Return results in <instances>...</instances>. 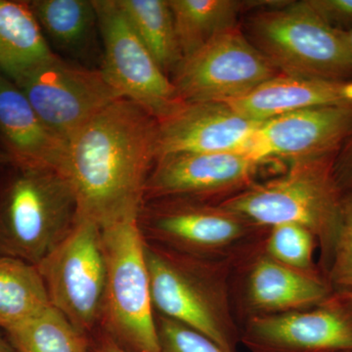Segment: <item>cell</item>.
Here are the masks:
<instances>
[{
    "mask_svg": "<svg viewBox=\"0 0 352 352\" xmlns=\"http://www.w3.org/2000/svg\"><path fill=\"white\" fill-rule=\"evenodd\" d=\"M6 332L16 352H89L85 333L52 305Z\"/></svg>",
    "mask_w": 352,
    "mask_h": 352,
    "instance_id": "cb8c5ba5",
    "label": "cell"
},
{
    "mask_svg": "<svg viewBox=\"0 0 352 352\" xmlns=\"http://www.w3.org/2000/svg\"><path fill=\"white\" fill-rule=\"evenodd\" d=\"M50 305L87 332L101 320L106 261L101 226L78 217L69 232L38 264Z\"/></svg>",
    "mask_w": 352,
    "mask_h": 352,
    "instance_id": "52a82bcc",
    "label": "cell"
},
{
    "mask_svg": "<svg viewBox=\"0 0 352 352\" xmlns=\"http://www.w3.org/2000/svg\"><path fill=\"white\" fill-rule=\"evenodd\" d=\"M241 340L252 352L352 351V305L330 296L312 310L256 314Z\"/></svg>",
    "mask_w": 352,
    "mask_h": 352,
    "instance_id": "4fadbf2b",
    "label": "cell"
},
{
    "mask_svg": "<svg viewBox=\"0 0 352 352\" xmlns=\"http://www.w3.org/2000/svg\"><path fill=\"white\" fill-rule=\"evenodd\" d=\"M183 58L200 50L217 34L237 27L248 1L168 0Z\"/></svg>",
    "mask_w": 352,
    "mask_h": 352,
    "instance_id": "ffe728a7",
    "label": "cell"
},
{
    "mask_svg": "<svg viewBox=\"0 0 352 352\" xmlns=\"http://www.w3.org/2000/svg\"><path fill=\"white\" fill-rule=\"evenodd\" d=\"M352 133V104L285 113L261 122L245 151L263 163L336 157Z\"/></svg>",
    "mask_w": 352,
    "mask_h": 352,
    "instance_id": "7c38bea8",
    "label": "cell"
},
{
    "mask_svg": "<svg viewBox=\"0 0 352 352\" xmlns=\"http://www.w3.org/2000/svg\"><path fill=\"white\" fill-rule=\"evenodd\" d=\"M0 352H16L11 344H7L6 340L0 338Z\"/></svg>",
    "mask_w": 352,
    "mask_h": 352,
    "instance_id": "d6a6232c",
    "label": "cell"
},
{
    "mask_svg": "<svg viewBox=\"0 0 352 352\" xmlns=\"http://www.w3.org/2000/svg\"><path fill=\"white\" fill-rule=\"evenodd\" d=\"M330 286L337 294L352 286V193L346 194L342 203V219L332 256L329 263Z\"/></svg>",
    "mask_w": 352,
    "mask_h": 352,
    "instance_id": "484cf974",
    "label": "cell"
},
{
    "mask_svg": "<svg viewBox=\"0 0 352 352\" xmlns=\"http://www.w3.org/2000/svg\"><path fill=\"white\" fill-rule=\"evenodd\" d=\"M157 156V120L129 99L97 113L68 140L61 175L78 217L104 226L136 217Z\"/></svg>",
    "mask_w": 352,
    "mask_h": 352,
    "instance_id": "6da1fadb",
    "label": "cell"
},
{
    "mask_svg": "<svg viewBox=\"0 0 352 352\" xmlns=\"http://www.w3.org/2000/svg\"><path fill=\"white\" fill-rule=\"evenodd\" d=\"M106 288L101 319L116 342L133 352H160L156 316L139 215L101 227Z\"/></svg>",
    "mask_w": 352,
    "mask_h": 352,
    "instance_id": "5b68a950",
    "label": "cell"
},
{
    "mask_svg": "<svg viewBox=\"0 0 352 352\" xmlns=\"http://www.w3.org/2000/svg\"><path fill=\"white\" fill-rule=\"evenodd\" d=\"M155 61L168 76L183 60L168 0H118Z\"/></svg>",
    "mask_w": 352,
    "mask_h": 352,
    "instance_id": "7402d4cb",
    "label": "cell"
},
{
    "mask_svg": "<svg viewBox=\"0 0 352 352\" xmlns=\"http://www.w3.org/2000/svg\"><path fill=\"white\" fill-rule=\"evenodd\" d=\"M344 41H346L347 50L352 60V30L349 32H344Z\"/></svg>",
    "mask_w": 352,
    "mask_h": 352,
    "instance_id": "1f68e13d",
    "label": "cell"
},
{
    "mask_svg": "<svg viewBox=\"0 0 352 352\" xmlns=\"http://www.w3.org/2000/svg\"><path fill=\"white\" fill-rule=\"evenodd\" d=\"M349 352H352V351H349Z\"/></svg>",
    "mask_w": 352,
    "mask_h": 352,
    "instance_id": "836d02e7",
    "label": "cell"
},
{
    "mask_svg": "<svg viewBox=\"0 0 352 352\" xmlns=\"http://www.w3.org/2000/svg\"><path fill=\"white\" fill-rule=\"evenodd\" d=\"M44 36L62 50H78L92 36L97 25L94 0L30 1Z\"/></svg>",
    "mask_w": 352,
    "mask_h": 352,
    "instance_id": "603a6c76",
    "label": "cell"
},
{
    "mask_svg": "<svg viewBox=\"0 0 352 352\" xmlns=\"http://www.w3.org/2000/svg\"><path fill=\"white\" fill-rule=\"evenodd\" d=\"M95 352H129L122 344L116 342L112 337H106L102 339L97 344Z\"/></svg>",
    "mask_w": 352,
    "mask_h": 352,
    "instance_id": "f546056e",
    "label": "cell"
},
{
    "mask_svg": "<svg viewBox=\"0 0 352 352\" xmlns=\"http://www.w3.org/2000/svg\"><path fill=\"white\" fill-rule=\"evenodd\" d=\"M104 46L102 75L122 98L129 99L157 122L184 101L138 38L118 0H94Z\"/></svg>",
    "mask_w": 352,
    "mask_h": 352,
    "instance_id": "ba28073f",
    "label": "cell"
},
{
    "mask_svg": "<svg viewBox=\"0 0 352 352\" xmlns=\"http://www.w3.org/2000/svg\"><path fill=\"white\" fill-rule=\"evenodd\" d=\"M156 320L160 352H226L203 333L179 322L162 315Z\"/></svg>",
    "mask_w": 352,
    "mask_h": 352,
    "instance_id": "4316f807",
    "label": "cell"
},
{
    "mask_svg": "<svg viewBox=\"0 0 352 352\" xmlns=\"http://www.w3.org/2000/svg\"><path fill=\"white\" fill-rule=\"evenodd\" d=\"M322 19L342 32L352 30V0H307Z\"/></svg>",
    "mask_w": 352,
    "mask_h": 352,
    "instance_id": "83f0119b",
    "label": "cell"
},
{
    "mask_svg": "<svg viewBox=\"0 0 352 352\" xmlns=\"http://www.w3.org/2000/svg\"><path fill=\"white\" fill-rule=\"evenodd\" d=\"M279 74L235 27L183 58L171 82L184 102H229Z\"/></svg>",
    "mask_w": 352,
    "mask_h": 352,
    "instance_id": "9c48e42d",
    "label": "cell"
},
{
    "mask_svg": "<svg viewBox=\"0 0 352 352\" xmlns=\"http://www.w3.org/2000/svg\"><path fill=\"white\" fill-rule=\"evenodd\" d=\"M54 54L29 2L0 0V74L15 82Z\"/></svg>",
    "mask_w": 352,
    "mask_h": 352,
    "instance_id": "d6986e66",
    "label": "cell"
},
{
    "mask_svg": "<svg viewBox=\"0 0 352 352\" xmlns=\"http://www.w3.org/2000/svg\"><path fill=\"white\" fill-rule=\"evenodd\" d=\"M51 131L68 142L97 113L122 98L100 69L53 55L13 82Z\"/></svg>",
    "mask_w": 352,
    "mask_h": 352,
    "instance_id": "30bf717a",
    "label": "cell"
},
{
    "mask_svg": "<svg viewBox=\"0 0 352 352\" xmlns=\"http://www.w3.org/2000/svg\"><path fill=\"white\" fill-rule=\"evenodd\" d=\"M241 115L264 122L305 109L352 104V80H325L279 75L229 102Z\"/></svg>",
    "mask_w": 352,
    "mask_h": 352,
    "instance_id": "e0dca14e",
    "label": "cell"
},
{
    "mask_svg": "<svg viewBox=\"0 0 352 352\" xmlns=\"http://www.w3.org/2000/svg\"><path fill=\"white\" fill-rule=\"evenodd\" d=\"M50 305L36 265L13 256L0 258V328L10 330Z\"/></svg>",
    "mask_w": 352,
    "mask_h": 352,
    "instance_id": "44dd1931",
    "label": "cell"
},
{
    "mask_svg": "<svg viewBox=\"0 0 352 352\" xmlns=\"http://www.w3.org/2000/svg\"><path fill=\"white\" fill-rule=\"evenodd\" d=\"M331 298L344 305H352V286L344 293L336 294L331 296Z\"/></svg>",
    "mask_w": 352,
    "mask_h": 352,
    "instance_id": "4dcf8cb0",
    "label": "cell"
},
{
    "mask_svg": "<svg viewBox=\"0 0 352 352\" xmlns=\"http://www.w3.org/2000/svg\"><path fill=\"white\" fill-rule=\"evenodd\" d=\"M335 157L291 163L281 177L250 185L219 205L258 227L281 223L305 227L330 263L344 198L333 170Z\"/></svg>",
    "mask_w": 352,
    "mask_h": 352,
    "instance_id": "7a4b0ae2",
    "label": "cell"
},
{
    "mask_svg": "<svg viewBox=\"0 0 352 352\" xmlns=\"http://www.w3.org/2000/svg\"><path fill=\"white\" fill-rule=\"evenodd\" d=\"M18 168L0 204V242L9 256L36 265L69 232L78 207L61 173Z\"/></svg>",
    "mask_w": 352,
    "mask_h": 352,
    "instance_id": "8992f818",
    "label": "cell"
},
{
    "mask_svg": "<svg viewBox=\"0 0 352 352\" xmlns=\"http://www.w3.org/2000/svg\"><path fill=\"white\" fill-rule=\"evenodd\" d=\"M0 136L18 168L63 170L68 142L44 124L20 88L2 74Z\"/></svg>",
    "mask_w": 352,
    "mask_h": 352,
    "instance_id": "2e32d148",
    "label": "cell"
},
{
    "mask_svg": "<svg viewBox=\"0 0 352 352\" xmlns=\"http://www.w3.org/2000/svg\"><path fill=\"white\" fill-rule=\"evenodd\" d=\"M145 254L153 305L160 315L203 333L226 352H237L227 263L207 261L147 243Z\"/></svg>",
    "mask_w": 352,
    "mask_h": 352,
    "instance_id": "3957f363",
    "label": "cell"
},
{
    "mask_svg": "<svg viewBox=\"0 0 352 352\" xmlns=\"http://www.w3.org/2000/svg\"><path fill=\"white\" fill-rule=\"evenodd\" d=\"M329 284L317 273L295 270L261 256L252 264L248 300L258 314L298 311L323 305L331 296Z\"/></svg>",
    "mask_w": 352,
    "mask_h": 352,
    "instance_id": "ac0fdd59",
    "label": "cell"
},
{
    "mask_svg": "<svg viewBox=\"0 0 352 352\" xmlns=\"http://www.w3.org/2000/svg\"><path fill=\"white\" fill-rule=\"evenodd\" d=\"M261 122L241 115L226 102H185L157 122V156L245 150Z\"/></svg>",
    "mask_w": 352,
    "mask_h": 352,
    "instance_id": "9a60e30c",
    "label": "cell"
},
{
    "mask_svg": "<svg viewBox=\"0 0 352 352\" xmlns=\"http://www.w3.org/2000/svg\"><path fill=\"white\" fill-rule=\"evenodd\" d=\"M139 223L170 250L203 258L227 254L261 228L219 204L193 199L159 200Z\"/></svg>",
    "mask_w": 352,
    "mask_h": 352,
    "instance_id": "8fae6325",
    "label": "cell"
},
{
    "mask_svg": "<svg viewBox=\"0 0 352 352\" xmlns=\"http://www.w3.org/2000/svg\"><path fill=\"white\" fill-rule=\"evenodd\" d=\"M261 164L245 150L164 155L157 157L148 177L144 201L242 191Z\"/></svg>",
    "mask_w": 352,
    "mask_h": 352,
    "instance_id": "5bb4252c",
    "label": "cell"
},
{
    "mask_svg": "<svg viewBox=\"0 0 352 352\" xmlns=\"http://www.w3.org/2000/svg\"><path fill=\"white\" fill-rule=\"evenodd\" d=\"M316 238L307 228L296 223L270 227L266 243L268 256L295 270L314 271V254Z\"/></svg>",
    "mask_w": 352,
    "mask_h": 352,
    "instance_id": "d4e9b609",
    "label": "cell"
},
{
    "mask_svg": "<svg viewBox=\"0 0 352 352\" xmlns=\"http://www.w3.org/2000/svg\"><path fill=\"white\" fill-rule=\"evenodd\" d=\"M333 170L344 195L352 193V133L336 156Z\"/></svg>",
    "mask_w": 352,
    "mask_h": 352,
    "instance_id": "f1b7e54d",
    "label": "cell"
},
{
    "mask_svg": "<svg viewBox=\"0 0 352 352\" xmlns=\"http://www.w3.org/2000/svg\"><path fill=\"white\" fill-rule=\"evenodd\" d=\"M250 41L280 74L325 80H352L344 32L303 1L258 11L250 18Z\"/></svg>",
    "mask_w": 352,
    "mask_h": 352,
    "instance_id": "277c9868",
    "label": "cell"
}]
</instances>
